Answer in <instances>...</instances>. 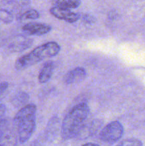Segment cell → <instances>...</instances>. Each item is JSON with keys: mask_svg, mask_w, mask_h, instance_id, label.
Returning a JSON list of instances; mask_svg holds the SVG:
<instances>
[{"mask_svg": "<svg viewBox=\"0 0 145 146\" xmlns=\"http://www.w3.org/2000/svg\"><path fill=\"white\" fill-rule=\"evenodd\" d=\"M88 105L84 103L75 106L65 116L61 125V136L63 140L76 138L84 127L89 115Z\"/></svg>", "mask_w": 145, "mask_h": 146, "instance_id": "1", "label": "cell"}, {"mask_svg": "<svg viewBox=\"0 0 145 146\" xmlns=\"http://www.w3.org/2000/svg\"><path fill=\"white\" fill-rule=\"evenodd\" d=\"M36 106L28 104L18 111L14 119V125L20 143H24L29 140L36 128Z\"/></svg>", "mask_w": 145, "mask_h": 146, "instance_id": "2", "label": "cell"}, {"mask_svg": "<svg viewBox=\"0 0 145 146\" xmlns=\"http://www.w3.org/2000/svg\"><path fill=\"white\" fill-rule=\"evenodd\" d=\"M60 50L61 46L56 42L45 43L18 58L15 63V68L17 70L25 69L43 60L55 56L59 53Z\"/></svg>", "mask_w": 145, "mask_h": 146, "instance_id": "3", "label": "cell"}, {"mask_svg": "<svg viewBox=\"0 0 145 146\" xmlns=\"http://www.w3.org/2000/svg\"><path fill=\"white\" fill-rule=\"evenodd\" d=\"M31 4L30 0H1L0 20L6 24L18 19Z\"/></svg>", "mask_w": 145, "mask_h": 146, "instance_id": "4", "label": "cell"}, {"mask_svg": "<svg viewBox=\"0 0 145 146\" xmlns=\"http://www.w3.org/2000/svg\"><path fill=\"white\" fill-rule=\"evenodd\" d=\"M124 134V128L118 121H112L104 127L100 133L101 141L107 143H115Z\"/></svg>", "mask_w": 145, "mask_h": 146, "instance_id": "5", "label": "cell"}, {"mask_svg": "<svg viewBox=\"0 0 145 146\" xmlns=\"http://www.w3.org/2000/svg\"><path fill=\"white\" fill-rule=\"evenodd\" d=\"M50 12L56 17L58 19L64 20L65 21H68L69 23L75 22L80 19V15L77 13L72 12L71 10L67 9L60 8L58 7H54L50 9Z\"/></svg>", "mask_w": 145, "mask_h": 146, "instance_id": "6", "label": "cell"}, {"mask_svg": "<svg viewBox=\"0 0 145 146\" xmlns=\"http://www.w3.org/2000/svg\"><path fill=\"white\" fill-rule=\"evenodd\" d=\"M22 30L27 35L41 36L48 34L51 30V27L41 23H28L22 27Z\"/></svg>", "mask_w": 145, "mask_h": 146, "instance_id": "7", "label": "cell"}, {"mask_svg": "<svg viewBox=\"0 0 145 146\" xmlns=\"http://www.w3.org/2000/svg\"><path fill=\"white\" fill-rule=\"evenodd\" d=\"M32 40L29 38L18 36L13 38L12 41L9 44L8 49L11 52H20L31 46Z\"/></svg>", "mask_w": 145, "mask_h": 146, "instance_id": "8", "label": "cell"}, {"mask_svg": "<svg viewBox=\"0 0 145 146\" xmlns=\"http://www.w3.org/2000/svg\"><path fill=\"white\" fill-rule=\"evenodd\" d=\"M86 71L82 67H77L67 73L64 77V81L66 84H78L85 78Z\"/></svg>", "mask_w": 145, "mask_h": 146, "instance_id": "9", "label": "cell"}, {"mask_svg": "<svg viewBox=\"0 0 145 146\" xmlns=\"http://www.w3.org/2000/svg\"><path fill=\"white\" fill-rule=\"evenodd\" d=\"M54 69V63L53 61H48L45 63V65L40 71L38 75V81L41 84L47 83L51 78Z\"/></svg>", "mask_w": 145, "mask_h": 146, "instance_id": "10", "label": "cell"}, {"mask_svg": "<svg viewBox=\"0 0 145 146\" xmlns=\"http://www.w3.org/2000/svg\"><path fill=\"white\" fill-rule=\"evenodd\" d=\"M80 4V0H55V7L67 9L77 8Z\"/></svg>", "mask_w": 145, "mask_h": 146, "instance_id": "11", "label": "cell"}, {"mask_svg": "<svg viewBox=\"0 0 145 146\" xmlns=\"http://www.w3.org/2000/svg\"><path fill=\"white\" fill-rule=\"evenodd\" d=\"M40 14L38 11L35 9H29L24 11L22 14L19 17L18 19L19 20H27V19H37L39 18Z\"/></svg>", "mask_w": 145, "mask_h": 146, "instance_id": "12", "label": "cell"}, {"mask_svg": "<svg viewBox=\"0 0 145 146\" xmlns=\"http://www.w3.org/2000/svg\"><path fill=\"white\" fill-rule=\"evenodd\" d=\"M28 100V95L26 93L21 92L19 94H16L15 97L13 99V104L16 106H21L26 103V101Z\"/></svg>", "mask_w": 145, "mask_h": 146, "instance_id": "13", "label": "cell"}, {"mask_svg": "<svg viewBox=\"0 0 145 146\" xmlns=\"http://www.w3.org/2000/svg\"><path fill=\"white\" fill-rule=\"evenodd\" d=\"M117 146H143V143L140 140L136 138H127L121 141Z\"/></svg>", "mask_w": 145, "mask_h": 146, "instance_id": "14", "label": "cell"}, {"mask_svg": "<svg viewBox=\"0 0 145 146\" xmlns=\"http://www.w3.org/2000/svg\"><path fill=\"white\" fill-rule=\"evenodd\" d=\"M9 84L7 82H1L0 83V96L2 95L4 91L8 88Z\"/></svg>", "mask_w": 145, "mask_h": 146, "instance_id": "15", "label": "cell"}, {"mask_svg": "<svg viewBox=\"0 0 145 146\" xmlns=\"http://www.w3.org/2000/svg\"><path fill=\"white\" fill-rule=\"evenodd\" d=\"M5 112H6L5 106L0 104V121L2 120L3 117H4V114H5Z\"/></svg>", "mask_w": 145, "mask_h": 146, "instance_id": "16", "label": "cell"}, {"mask_svg": "<svg viewBox=\"0 0 145 146\" xmlns=\"http://www.w3.org/2000/svg\"><path fill=\"white\" fill-rule=\"evenodd\" d=\"M81 146H100V145H98V144L93 143H85Z\"/></svg>", "mask_w": 145, "mask_h": 146, "instance_id": "17", "label": "cell"}]
</instances>
